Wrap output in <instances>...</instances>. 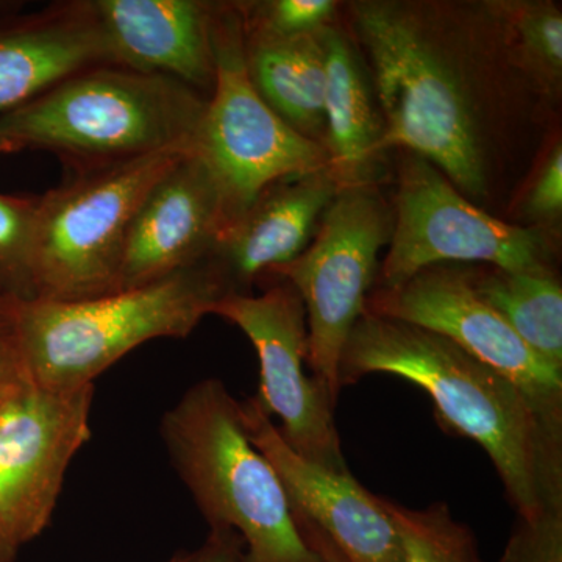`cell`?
<instances>
[{"mask_svg": "<svg viewBox=\"0 0 562 562\" xmlns=\"http://www.w3.org/2000/svg\"><path fill=\"white\" fill-rule=\"evenodd\" d=\"M214 85L192 154L206 166L221 195L227 227L266 188L331 166L324 144L281 121L251 83L238 7H216Z\"/></svg>", "mask_w": 562, "mask_h": 562, "instance_id": "cell-7", "label": "cell"}, {"mask_svg": "<svg viewBox=\"0 0 562 562\" xmlns=\"http://www.w3.org/2000/svg\"><path fill=\"white\" fill-rule=\"evenodd\" d=\"M114 65L92 0L54 3L0 27V116L92 66Z\"/></svg>", "mask_w": 562, "mask_h": 562, "instance_id": "cell-17", "label": "cell"}, {"mask_svg": "<svg viewBox=\"0 0 562 562\" xmlns=\"http://www.w3.org/2000/svg\"><path fill=\"white\" fill-rule=\"evenodd\" d=\"M169 562H246V550L235 531L213 528L198 549L177 553Z\"/></svg>", "mask_w": 562, "mask_h": 562, "instance_id": "cell-28", "label": "cell"}, {"mask_svg": "<svg viewBox=\"0 0 562 562\" xmlns=\"http://www.w3.org/2000/svg\"><path fill=\"white\" fill-rule=\"evenodd\" d=\"M191 151H165L74 171L38 198L33 290L47 301L117 292L133 217L154 184Z\"/></svg>", "mask_w": 562, "mask_h": 562, "instance_id": "cell-6", "label": "cell"}, {"mask_svg": "<svg viewBox=\"0 0 562 562\" xmlns=\"http://www.w3.org/2000/svg\"><path fill=\"white\" fill-rule=\"evenodd\" d=\"M114 65L211 94L216 7L201 0H92Z\"/></svg>", "mask_w": 562, "mask_h": 562, "instance_id": "cell-16", "label": "cell"}, {"mask_svg": "<svg viewBox=\"0 0 562 562\" xmlns=\"http://www.w3.org/2000/svg\"><path fill=\"white\" fill-rule=\"evenodd\" d=\"M392 210L372 184L341 188L322 214L312 243L272 276L301 295L308 327V368L338 401L339 366L390 244Z\"/></svg>", "mask_w": 562, "mask_h": 562, "instance_id": "cell-8", "label": "cell"}, {"mask_svg": "<svg viewBox=\"0 0 562 562\" xmlns=\"http://www.w3.org/2000/svg\"><path fill=\"white\" fill-rule=\"evenodd\" d=\"M94 384L57 390L21 373L0 392V527L16 543L44 531L70 461L91 439Z\"/></svg>", "mask_w": 562, "mask_h": 562, "instance_id": "cell-10", "label": "cell"}, {"mask_svg": "<svg viewBox=\"0 0 562 562\" xmlns=\"http://www.w3.org/2000/svg\"><path fill=\"white\" fill-rule=\"evenodd\" d=\"M403 562H484L468 525L454 519L446 503L412 509L384 498Z\"/></svg>", "mask_w": 562, "mask_h": 562, "instance_id": "cell-21", "label": "cell"}, {"mask_svg": "<svg viewBox=\"0 0 562 562\" xmlns=\"http://www.w3.org/2000/svg\"><path fill=\"white\" fill-rule=\"evenodd\" d=\"M366 312L417 325L457 344L516 384L550 424L562 428V373L549 368L483 301L471 269L431 266L394 290L375 288Z\"/></svg>", "mask_w": 562, "mask_h": 562, "instance_id": "cell-12", "label": "cell"}, {"mask_svg": "<svg viewBox=\"0 0 562 562\" xmlns=\"http://www.w3.org/2000/svg\"><path fill=\"white\" fill-rule=\"evenodd\" d=\"M239 412L251 443L276 469L295 520L324 532L347 562H403L383 497L350 472L328 471L295 453L255 395L239 402Z\"/></svg>", "mask_w": 562, "mask_h": 562, "instance_id": "cell-13", "label": "cell"}, {"mask_svg": "<svg viewBox=\"0 0 562 562\" xmlns=\"http://www.w3.org/2000/svg\"><path fill=\"white\" fill-rule=\"evenodd\" d=\"M244 35L255 38L295 40L319 35L331 27L336 2L330 0H271L239 5Z\"/></svg>", "mask_w": 562, "mask_h": 562, "instance_id": "cell-24", "label": "cell"}, {"mask_svg": "<svg viewBox=\"0 0 562 562\" xmlns=\"http://www.w3.org/2000/svg\"><path fill=\"white\" fill-rule=\"evenodd\" d=\"M20 299L0 290V392L25 372L18 331Z\"/></svg>", "mask_w": 562, "mask_h": 562, "instance_id": "cell-27", "label": "cell"}, {"mask_svg": "<svg viewBox=\"0 0 562 562\" xmlns=\"http://www.w3.org/2000/svg\"><path fill=\"white\" fill-rule=\"evenodd\" d=\"M525 211L532 221L541 225H553L560 221L562 211V149L553 147L549 158L536 177Z\"/></svg>", "mask_w": 562, "mask_h": 562, "instance_id": "cell-26", "label": "cell"}, {"mask_svg": "<svg viewBox=\"0 0 562 562\" xmlns=\"http://www.w3.org/2000/svg\"><path fill=\"white\" fill-rule=\"evenodd\" d=\"M18 546L7 532L3 531V528L0 527V562H10L14 558V553H16Z\"/></svg>", "mask_w": 562, "mask_h": 562, "instance_id": "cell-30", "label": "cell"}, {"mask_svg": "<svg viewBox=\"0 0 562 562\" xmlns=\"http://www.w3.org/2000/svg\"><path fill=\"white\" fill-rule=\"evenodd\" d=\"M227 228L221 195L198 155L188 154L146 195L124 244L117 291L199 265Z\"/></svg>", "mask_w": 562, "mask_h": 562, "instance_id": "cell-14", "label": "cell"}, {"mask_svg": "<svg viewBox=\"0 0 562 562\" xmlns=\"http://www.w3.org/2000/svg\"><path fill=\"white\" fill-rule=\"evenodd\" d=\"M38 198L0 194V284L20 301H32Z\"/></svg>", "mask_w": 562, "mask_h": 562, "instance_id": "cell-23", "label": "cell"}, {"mask_svg": "<svg viewBox=\"0 0 562 562\" xmlns=\"http://www.w3.org/2000/svg\"><path fill=\"white\" fill-rule=\"evenodd\" d=\"M341 184L331 166L276 181L232 222L206 261L228 292L249 288L262 273L295 260L312 243L322 214Z\"/></svg>", "mask_w": 562, "mask_h": 562, "instance_id": "cell-15", "label": "cell"}, {"mask_svg": "<svg viewBox=\"0 0 562 562\" xmlns=\"http://www.w3.org/2000/svg\"><path fill=\"white\" fill-rule=\"evenodd\" d=\"M472 283L549 368L562 373V286L550 269H471Z\"/></svg>", "mask_w": 562, "mask_h": 562, "instance_id": "cell-20", "label": "cell"}, {"mask_svg": "<svg viewBox=\"0 0 562 562\" xmlns=\"http://www.w3.org/2000/svg\"><path fill=\"white\" fill-rule=\"evenodd\" d=\"M501 562H562V505L517 517Z\"/></svg>", "mask_w": 562, "mask_h": 562, "instance_id": "cell-25", "label": "cell"}, {"mask_svg": "<svg viewBox=\"0 0 562 562\" xmlns=\"http://www.w3.org/2000/svg\"><path fill=\"white\" fill-rule=\"evenodd\" d=\"M20 150V147L13 143L10 138H7L2 132H0V154H10V151Z\"/></svg>", "mask_w": 562, "mask_h": 562, "instance_id": "cell-31", "label": "cell"}, {"mask_svg": "<svg viewBox=\"0 0 562 562\" xmlns=\"http://www.w3.org/2000/svg\"><path fill=\"white\" fill-rule=\"evenodd\" d=\"M206 99L169 77L99 65L0 116V132L20 149L55 151L80 171L192 151Z\"/></svg>", "mask_w": 562, "mask_h": 562, "instance_id": "cell-3", "label": "cell"}, {"mask_svg": "<svg viewBox=\"0 0 562 562\" xmlns=\"http://www.w3.org/2000/svg\"><path fill=\"white\" fill-rule=\"evenodd\" d=\"M371 373L427 392L443 425L491 458L517 517L562 505V428L502 373L438 333L364 312L344 347L339 383Z\"/></svg>", "mask_w": 562, "mask_h": 562, "instance_id": "cell-1", "label": "cell"}, {"mask_svg": "<svg viewBox=\"0 0 562 562\" xmlns=\"http://www.w3.org/2000/svg\"><path fill=\"white\" fill-rule=\"evenodd\" d=\"M324 32L295 40L244 38L247 70L262 101L292 131L325 146Z\"/></svg>", "mask_w": 562, "mask_h": 562, "instance_id": "cell-19", "label": "cell"}, {"mask_svg": "<svg viewBox=\"0 0 562 562\" xmlns=\"http://www.w3.org/2000/svg\"><path fill=\"white\" fill-rule=\"evenodd\" d=\"M210 314L224 317L249 338L260 361L255 397L279 417L283 441L328 471L350 472L336 430L335 398L308 368V327L301 295L280 280L260 295L228 292Z\"/></svg>", "mask_w": 562, "mask_h": 562, "instance_id": "cell-11", "label": "cell"}, {"mask_svg": "<svg viewBox=\"0 0 562 562\" xmlns=\"http://www.w3.org/2000/svg\"><path fill=\"white\" fill-rule=\"evenodd\" d=\"M350 11L382 111L380 149L403 147L465 198L486 195V95L471 47L431 7L371 0Z\"/></svg>", "mask_w": 562, "mask_h": 562, "instance_id": "cell-2", "label": "cell"}, {"mask_svg": "<svg viewBox=\"0 0 562 562\" xmlns=\"http://www.w3.org/2000/svg\"><path fill=\"white\" fill-rule=\"evenodd\" d=\"M297 522L299 528H301L303 538L306 539V542L316 549L319 552L322 560L324 562H347L346 558L342 557V553L333 546L330 539L314 528L313 525L303 522V520H295Z\"/></svg>", "mask_w": 562, "mask_h": 562, "instance_id": "cell-29", "label": "cell"}, {"mask_svg": "<svg viewBox=\"0 0 562 562\" xmlns=\"http://www.w3.org/2000/svg\"><path fill=\"white\" fill-rule=\"evenodd\" d=\"M513 57L543 90H557L562 74V16L549 3H516L501 9Z\"/></svg>", "mask_w": 562, "mask_h": 562, "instance_id": "cell-22", "label": "cell"}, {"mask_svg": "<svg viewBox=\"0 0 562 562\" xmlns=\"http://www.w3.org/2000/svg\"><path fill=\"white\" fill-rule=\"evenodd\" d=\"M161 438L210 530L235 531L246 562H324L303 538L276 469L251 443L239 402L221 380L192 384L162 416Z\"/></svg>", "mask_w": 562, "mask_h": 562, "instance_id": "cell-4", "label": "cell"}, {"mask_svg": "<svg viewBox=\"0 0 562 562\" xmlns=\"http://www.w3.org/2000/svg\"><path fill=\"white\" fill-rule=\"evenodd\" d=\"M549 255L542 231L491 216L430 161L403 154L390 250L376 290H394L438 265L484 262L502 271H542L550 269Z\"/></svg>", "mask_w": 562, "mask_h": 562, "instance_id": "cell-9", "label": "cell"}, {"mask_svg": "<svg viewBox=\"0 0 562 562\" xmlns=\"http://www.w3.org/2000/svg\"><path fill=\"white\" fill-rule=\"evenodd\" d=\"M0 290H3L2 284H0ZM3 291H5V290H3ZM9 294H10V292H9Z\"/></svg>", "mask_w": 562, "mask_h": 562, "instance_id": "cell-32", "label": "cell"}, {"mask_svg": "<svg viewBox=\"0 0 562 562\" xmlns=\"http://www.w3.org/2000/svg\"><path fill=\"white\" fill-rule=\"evenodd\" d=\"M325 147L341 188L372 184L373 162L382 154V120L357 52L336 29L324 32Z\"/></svg>", "mask_w": 562, "mask_h": 562, "instance_id": "cell-18", "label": "cell"}, {"mask_svg": "<svg viewBox=\"0 0 562 562\" xmlns=\"http://www.w3.org/2000/svg\"><path fill=\"white\" fill-rule=\"evenodd\" d=\"M227 294L209 261L166 279L81 301L18 303L25 372L57 390L94 384L122 357L158 338H187Z\"/></svg>", "mask_w": 562, "mask_h": 562, "instance_id": "cell-5", "label": "cell"}]
</instances>
